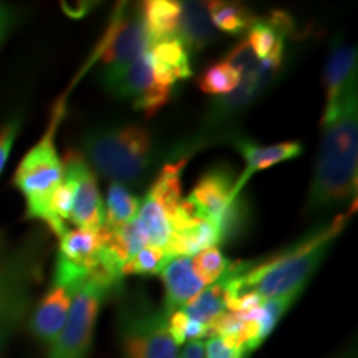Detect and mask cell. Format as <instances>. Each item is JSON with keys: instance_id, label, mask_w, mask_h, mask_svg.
<instances>
[{"instance_id": "obj_11", "label": "cell", "mask_w": 358, "mask_h": 358, "mask_svg": "<svg viewBox=\"0 0 358 358\" xmlns=\"http://www.w3.org/2000/svg\"><path fill=\"white\" fill-rule=\"evenodd\" d=\"M106 90L116 98L131 101L133 108L141 111L148 118L166 106L173 92V88L161 87L156 82L146 53H143L134 64L129 65Z\"/></svg>"}, {"instance_id": "obj_30", "label": "cell", "mask_w": 358, "mask_h": 358, "mask_svg": "<svg viewBox=\"0 0 358 358\" xmlns=\"http://www.w3.org/2000/svg\"><path fill=\"white\" fill-rule=\"evenodd\" d=\"M22 128V118L19 115L12 116L7 122L0 123V174L6 168L8 158H10L13 143L19 136Z\"/></svg>"}, {"instance_id": "obj_7", "label": "cell", "mask_w": 358, "mask_h": 358, "mask_svg": "<svg viewBox=\"0 0 358 358\" xmlns=\"http://www.w3.org/2000/svg\"><path fill=\"white\" fill-rule=\"evenodd\" d=\"M118 335L123 358H178V345L168 332V313L141 292L123 297Z\"/></svg>"}, {"instance_id": "obj_18", "label": "cell", "mask_w": 358, "mask_h": 358, "mask_svg": "<svg viewBox=\"0 0 358 358\" xmlns=\"http://www.w3.org/2000/svg\"><path fill=\"white\" fill-rule=\"evenodd\" d=\"M58 243L57 257L93 272L98 264L103 249V232L100 229H69L62 234Z\"/></svg>"}, {"instance_id": "obj_13", "label": "cell", "mask_w": 358, "mask_h": 358, "mask_svg": "<svg viewBox=\"0 0 358 358\" xmlns=\"http://www.w3.org/2000/svg\"><path fill=\"white\" fill-rule=\"evenodd\" d=\"M75 292L77 289L52 282L50 289L35 306L29 322L30 332L38 342L52 345L53 340L58 337L69 317Z\"/></svg>"}, {"instance_id": "obj_22", "label": "cell", "mask_w": 358, "mask_h": 358, "mask_svg": "<svg viewBox=\"0 0 358 358\" xmlns=\"http://www.w3.org/2000/svg\"><path fill=\"white\" fill-rule=\"evenodd\" d=\"M208 10L216 30L227 35L249 32L257 20L252 10L239 2H208Z\"/></svg>"}, {"instance_id": "obj_6", "label": "cell", "mask_w": 358, "mask_h": 358, "mask_svg": "<svg viewBox=\"0 0 358 358\" xmlns=\"http://www.w3.org/2000/svg\"><path fill=\"white\" fill-rule=\"evenodd\" d=\"M237 176L227 164H216L198 179L186 198L201 217L217 227L221 244L243 236L249 222L248 199L236 192Z\"/></svg>"}, {"instance_id": "obj_17", "label": "cell", "mask_w": 358, "mask_h": 358, "mask_svg": "<svg viewBox=\"0 0 358 358\" xmlns=\"http://www.w3.org/2000/svg\"><path fill=\"white\" fill-rule=\"evenodd\" d=\"M179 13L176 38L189 52H201L217 38V30L209 17L208 2H179Z\"/></svg>"}, {"instance_id": "obj_15", "label": "cell", "mask_w": 358, "mask_h": 358, "mask_svg": "<svg viewBox=\"0 0 358 358\" xmlns=\"http://www.w3.org/2000/svg\"><path fill=\"white\" fill-rule=\"evenodd\" d=\"M234 146L244 158V171L237 176L236 192L241 194L254 174L284 161L294 159L302 155V145L299 141L275 143V145H259L245 138H234Z\"/></svg>"}, {"instance_id": "obj_1", "label": "cell", "mask_w": 358, "mask_h": 358, "mask_svg": "<svg viewBox=\"0 0 358 358\" xmlns=\"http://www.w3.org/2000/svg\"><path fill=\"white\" fill-rule=\"evenodd\" d=\"M350 216L352 209L347 214H340L334 221L315 227L295 244L287 245L267 259L231 262L226 274L221 277L226 302L227 299L243 292L256 294L262 301L292 294L302 295Z\"/></svg>"}, {"instance_id": "obj_20", "label": "cell", "mask_w": 358, "mask_h": 358, "mask_svg": "<svg viewBox=\"0 0 358 358\" xmlns=\"http://www.w3.org/2000/svg\"><path fill=\"white\" fill-rule=\"evenodd\" d=\"M140 6L151 42L176 37L179 13H181L179 2H174V0H148Z\"/></svg>"}, {"instance_id": "obj_28", "label": "cell", "mask_w": 358, "mask_h": 358, "mask_svg": "<svg viewBox=\"0 0 358 358\" xmlns=\"http://www.w3.org/2000/svg\"><path fill=\"white\" fill-rule=\"evenodd\" d=\"M168 332L176 345L189 342H201L209 334V327L189 319L181 308L168 313Z\"/></svg>"}, {"instance_id": "obj_16", "label": "cell", "mask_w": 358, "mask_h": 358, "mask_svg": "<svg viewBox=\"0 0 358 358\" xmlns=\"http://www.w3.org/2000/svg\"><path fill=\"white\" fill-rule=\"evenodd\" d=\"M145 53L153 69L155 80L161 87L173 88L192 75L189 52L176 37L155 40Z\"/></svg>"}, {"instance_id": "obj_29", "label": "cell", "mask_w": 358, "mask_h": 358, "mask_svg": "<svg viewBox=\"0 0 358 358\" xmlns=\"http://www.w3.org/2000/svg\"><path fill=\"white\" fill-rule=\"evenodd\" d=\"M222 62H226L239 77L254 73L259 66V58L252 52V48H250V45L245 38L239 45L232 47V50H229V53L224 57Z\"/></svg>"}, {"instance_id": "obj_5", "label": "cell", "mask_w": 358, "mask_h": 358, "mask_svg": "<svg viewBox=\"0 0 358 358\" xmlns=\"http://www.w3.org/2000/svg\"><path fill=\"white\" fill-rule=\"evenodd\" d=\"M65 113V100H60L53 110L47 131L37 145L30 148L13 174V186L25 198V216L37 219L52 229V216L48 209L52 192L64 179V163L55 146V133Z\"/></svg>"}, {"instance_id": "obj_33", "label": "cell", "mask_w": 358, "mask_h": 358, "mask_svg": "<svg viewBox=\"0 0 358 358\" xmlns=\"http://www.w3.org/2000/svg\"><path fill=\"white\" fill-rule=\"evenodd\" d=\"M75 7H71V8H66V7H64V10L69 13L70 17H75V19H82V17H85L88 13V10L92 7V3H88V2H78V3H73Z\"/></svg>"}, {"instance_id": "obj_10", "label": "cell", "mask_w": 358, "mask_h": 358, "mask_svg": "<svg viewBox=\"0 0 358 358\" xmlns=\"http://www.w3.org/2000/svg\"><path fill=\"white\" fill-rule=\"evenodd\" d=\"M62 163H64V178L70 182L73 192L70 222L82 229H100L105 224V211H103L96 174L78 151H69Z\"/></svg>"}, {"instance_id": "obj_34", "label": "cell", "mask_w": 358, "mask_h": 358, "mask_svg": "<svg viewBox=\"0 0 358 358\" xmlns=\"http://www.w3.org/2000/svg\"><path fill=\"white\" fill-rule=\"evenodd\" d=\"M2 254H3V236L0 232V262H2Z\"/></svg>"}, {"instance_id": "obj_2", "label": "cell", "mask_w": 358, "mask_h": 358, "mask_svg": "<svg viewBox=\"0 0 358 358\" xmlns=\"http://www.w3.org/2000/svg\"><path fill=\"white\" fill-rule=\"evenodd\" d=\"M324 128L306 213L329 211L355 199L358 169L357 80L348 85L338 113Z\"/></svg>"}, {"instance_id": "obj_31", "label": "cell", "mask_w": 358, "mask_h": 358, "mask_svg": "<svg viewBox=\"0 0 358 358\" xmlns=\"http://www.w3.org/2000/svg\"><path fill=\"white\" fill-rule=\"evenodd\" d=\"M243 347L234 345L221 337H211L206 343V358H245Z\"/></svg>"}, {"instance_id": "obj_12", "label": "cell", "mask_w": 358, "mask_h": 358, "mask_svg": "<svg viewBox=\"0 0 358 358\" xmlns=\"http://www.w3.org/2000/svg\"><path fill=\"white\" fill-rule=\"evenodd\" d=\"M357 48L337 40L330 48L324 69V88H325V106L322 115V127L330 123L338 113L340 103L345 95V90L357 75Z\"/></svg>"}, {"instance_id": "obj_35", "label": "cell", "mask_w": 358, "mask_h": 358, "mask_svg": "<svg viewBox=\"0 0 358 358\" xmlns=\"http://www.w3.org/2000/svg\"><path fill=\"white\" fill-rule=\"evenodd\" d=\"M335 358H352L350 355H343V357H335Z\"/></svg>"}, {"instance_id": "obj_24", "label": "cell", "mask_w": 358, "mask_h": 358, "mask_svg": "<svg viewBox=\"0 0 358 358\" xmlns=\"http://www.w3.org/2000/svg\"><path fill=\"white\" fill-rule=\"evenodd\" d=\"M187 317L199 322L203 325H211L216 317L226 312V292H224L222 280L219 279L214 284L208 285L198 297L181 308Z\"/></svg>"}, {"instance_id": "obj_9", "label": "cell", "mask_w": 358, "mask_h": 358, "mask_svg": "<svg viewBox=\"0 0 358 358\" xmlns=\"http://www.w3.org/2000/svg\"><path fill=\"white\" fill-rule=\"evenodd\" d=\"M150 43L151 37L143 20L141 6H136L131 10L118 8L100 45L101 82L105 88L134 64L148 50Z\"/></svg>"}, {"instance_id": "obj_21", "label": "cell", "mask_w": 358, "mask_h": 358, "mask_svg": "<svg viewBox=\"0 0 358 358\" xmlns=\"http://www.w3.org/2000/svg\"><path fill=\"white\" fill-rule=\"evenodd\" d=\"M136 222L145 232L148 245H155L163 250L166 249L173 237V219L150 196H145V199L141 201Z\"/></svg>"}, {"instance_id": "obj_14", "label": "cell", "mask_w": 358, "mask_h": 358, "mask_svg": "<svg viewBox=\"0 0 358 358\" xmlns=\"http://www.w3.org/2000/svg\"><path fill=\"white\" fill-rule=\"evenodd\" d=\"M164 284V307L169 313L187 306L208 287L192 267V259L186 256L168 257L159 271Z\"/></svg>"}, {"instance_id": "obj_32", "label": "cell", "mask_w": 358, "mask_h": 358, "mask_svg": "<svg viewBox=\"0 0 358 358\" xmlns=\"http://www.w3.org/2000/svg\"><path fill=\"white\" fill-rule=\"evenodd\" d=\"M13 24H15V15H13V10L10 7L0 3V45H2L3 40H6L7 34L10 32Z\"/></svg>"}, {"instance_id": "obj_4", "label": "cell", "mask_w": 358, "mask_h": 358, "mask_svg": "<svg viewBox=\"0 0 358 358\" xmlns=\"http://www.w3.org/2000/svg\"><path fill=\"white\" fill-rule=\"evenodd\" d=\"M47 237L27 236L0 262V358L32 306L34 287L42 279Z\"/></svg>"}, {"instance_id": "obj_26", "label": "cell", "mask_w": 358, "mask_h": 358, "mask_svg": "<svg viewBox=\"0 0 358 358\" xmlns=\"http://www.w3.org/2000/svg\"><path fill=\"white\" fill-rule=\"evenodd\" d=\"M229 266L231 261L224 256L217 245L201 250L192 257V267L206 285H211L221 279Z\"/></svg>"}, {"instance_id": "obj_8", "label": "cell", "mask_w": 358, "mask_h": 358, "mask_svg": "<svg viewBox=\"0 0 358 358\" xmlns=\"http://www.w3.org/2000/svg\"><path fill=\"white\" fill-rule=\"evenodd\" d=\"M120 285L122 282L111 279L105 272L93 271L75 292L64 329L52 345H48L47 358H87L93 343L98 313Z\"/></svg>"}, {"instance_id": "obj_3", "label": "cell", "mask_w": 358, "mask_h": 358, "mask_svg": "<svg viewBox=\"0 0 358 358\" xmlns=\"http://www.w3.org/2000/svg\"><path fill=\"white\" fill-rule=\"evenodd\" d=\"M82 150L93 173L123 186L141 182L158 155L151 129L138 123L90 129L82 140Z\"/></svg>"}, {"instance_id": "obj_25", "label": "cell", "mask_w": 358, "mask_h": 358, "mask_svg": "<svg viewBox=\"0 0 358 358\" xmlns=\"http://www.w3.org/2000/svg\"><path fill=\"white\" fill-rule=\"evenodd\" d=\"M239 80V75L226 62L221 60L209 65L204 70V73L199 78V88L201 92L208 93V95L226 96L237 87Z\"/></svg>"}, {"instance_id": "obj_23", "label": "cell", "mask_w": 358, "mask_h": 358, "mask_svg": "<svg viewBox=\"0 0 358 358\" xmlns=\"http://www.w3.org/2000/svg\"><path fill=\"white\" fill-rule=\"evenodd\" d=\"M141 199L131 191L127 189V186L113 182L108 187L106 194V208L105 211V224L103 226L118 227L124 224L133 222L140 211Z\"/></svg>"}, {"instance_id": "obj_19", "label": "cell", "mask_w": 358, "mask_h": 358, "mask_svg": "<svg viewBox=\"0 0 358 358\" xmlns=\"http://www.w3.org/2000/svg\"><path fill=\"white\" fill-rule=\"evenodd\" d=\"M189 158L191 156H185V158L178 156L176 161L164 164L146 194L156 201L171 216V219L179 203H181V174Z\"/></svg>"}, {"instance_id": "obj_27", "label": "cell", "mask_w": 358, "mask_h": 358, "mask_svg": "<svg viewBox=\"0 0 358 358\" xmlns=\"http://www.w3.org/2000/svg\"><path fill=\"white\" fill-rule=\"evenodd\" d=\"M166 252L161 248H155V245H145L138 252H134L131 257L128 259L127 264L123 266V277L129 274L136 275H155L159 274L163 268L164 262H166Z\"/></svg>"}]
</instances>
